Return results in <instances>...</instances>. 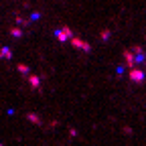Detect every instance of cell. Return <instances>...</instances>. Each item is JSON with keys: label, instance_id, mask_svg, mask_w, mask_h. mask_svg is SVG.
Masks as SVG:
<instances>
[{"label": "cell", "instance_id": "cell-1", "mask_svg": "<svg viewBox=\"0 0 146 146\" xmlns=\"http://www.w3.org/2000/svg\"><path fill=\"white\" fill-rule=\"evenodd\" d=\"M124 61H126V67H128V69L140 67V63L144 61V51H142L140 47L126 49V51H124Z\"/></svg>", "mask_w": 146, "mask_h": 146}, {"label": "cell", "instance_id": "cell-2", "mask_svg": "<svg viewBox=\"0 0 146 146\" xmlns=\"http://www.w3.org/2000/svg\"><path fill=\"white\" fill-rule=\"evenodd\" d=\"M128 73H130V81H132V83H142V81H144V73H142L140 67L128 69Z\"/></svg>", "mask_w": 146, "mask_h": 146}, {"label": "cell", "instance_id": "cell-3", "mask_svg": "<svg viewBox=\"0 0 146 146\" xmlns=\"http://www.w3.org/2000/svg\"><path fill=\"white\" fill-rule=\"evenodd\" d=\"M57 36H59V41H67V39H71V31L67 27H63L57 31Z\"/></svg>", "mask_w": 146, "mask_h": 146}, {"label": "cell", "instance_id": "cell-4", "mask_svg": "<svg viewBox=\"0 0 146 146\" xmlns=\"http://www.w3.org/2000/svg\"><path fill=\"white\" fill-rule=\"evenodd\" d=\"M29 81H31V85H33L35 89L39 87V77H35V75H31V79H29Z\"/></svg>", "mask_w": 146, "mask_h": 146}, {"label": "cell", "instance_id": "cell-5", "mask_svg": "<svg viewBox=\"0 0 146 146\" xmlns=\"http://www.w3.org/2000/svg\"><path fill=\"white\" fill-rule=\"evenodd\" d=\"M2 57L4 59H10V49H6V47L2 49Z\"/></svg>", "mask_w": 146, "mask_h": 146}, {"label": "cell", "instance_id": "cell-6", "mask_svg": "<svg viewBox=\"0 0 146 146\" xmlns=\"http://www.w3.org/2000/svg\"><path fill=\"white\" fill-rule=\"evenodd\" d=\"M18 71H21V73H29V67H25V65H18Z\"/></svg>", "mask_w": 146, "mask_h": 146}]
</instances>
